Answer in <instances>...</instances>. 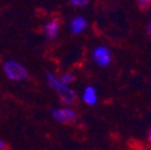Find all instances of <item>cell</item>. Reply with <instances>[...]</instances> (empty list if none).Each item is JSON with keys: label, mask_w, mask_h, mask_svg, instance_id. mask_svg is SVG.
I'll return each instance as SVG.
<instances>
[{"label": "cell", "mask_w": 151, "mask_h": 150, "mask_svg": "<svg viewBox=\"0 0 151 150\" xmlns=\"http://www.w3.org/2000/svg\"><path fill=\"white\" fill-rule=\"evenodd\" d=\"M4 74L12 82H24L29 78V72L27 67L19 61L9 59L3 64Z\"/></svg>", "instance_id": "7a4b0ae2"}, {"label": "cell", "mask_w": 151, "mask_h": 150, "mask_svg": "<svg viewBox=\"0 0 151 150\" xmlns=\"http://www.w3.org/2000/svg\"><path fill=\"white\" fill-rule=\"evenodd\" d=\"M82 100L85 105L88 106H93L96 105L99 101V94L95 87L92 85H88L84 88L83 92H82Z\"/></svg>", "instance_id": "8992f818"}, {"label": "cell", "mask_w": 151, "mask_h": 150, "mask_svg": "<svg viewBox=\"0 0 151 150\" xmlns=\"http://www.w3.org/2000/svg\"><path fill=\"white\" fill-rule=\"evenodd\" d=\"M150 32H151V29H150Z\"/></svg>", "instance_id": "4fadbf2b"}, {"label": "cell", "mask_w": 151, "mask_h": 150, "mask_svg": "<svg viewBox=\"0 0 151 150\" xmlns=\"http://www.w3.org/2000/svg\"><path fill=\"white\" fill-rule=\"evenodd\" d=\"M46 81L47 84L58 94V96L61 101L63 105H65L66 107H70L74 103L76 99H77V95H76V91L73 89H71L70 87L63 84L59 81V77H56L54 73H47L46 74Z\"/></svg>", "instance_id": "6da1fadb"}, {"label": "cell", "mask_w": 151, "mask_h": 150, "mask_svg": "<svg viewBox=\"0 0 151 150\" xmlns=\"http://www.w3.org/2000/svg\"><path fill=\"white\" fill-rule=\"evenodd\" d=\"M59 81H60L63 84L70 87V85L76 81V74L72 73V72H65V73H63L61 76L59 77Z\"/></svg>", "instance_id": "ba28073f"}, {"label": "cell", "mask_w": 151, "mask_h": 150, "mask_svg": "<svg viewBox=\"0 0 151 150\" xmlns=\"http://www.w3.org/2000/svg\"><path fill=\"white\" fill-rule=\"evenodd\" d=\"M92 61L100 67H107L111 63V53L109 48L104 45L96 46L91 52Z\"/></svg>", "instance_id": "3957f363"}, {"label": "cell", "mask_w": 151, "mask_h": 150, "mask_svg": "<svg viewBox=\"0 0 151 150\" xmlns=\"http://www.w3.org/2000/svg\"><path fill=\"white\" fill-rule=\"evenodd\" d=\"M88 28V21L83 16H76L70 22V30L73 35L83 34Z\"/></svg>", "instance_id": "5b68a950"}, {"label": "cell", "mask_w": 151, "mask_h": 150, "mask_svg": "<svg viewBox=\"0 0 151 150\" xmlns=\"http://www.w3.org/2000/svg\"><path fill=\"white\" fill-rule=\"evenodd\" d=\"M59 31H60V22L58 19H55V18L47 22L43 27V32L48 39H55L58 36Z\"/></svg>", "instance_id": "52a82bcc"}, {"label": "cell", "mask_w": 151, "mask_h": 150, "mask_svg": "<svg viewBox=\"0 0 151 150\" xmlns=\"http://www.w3.org/2000/svg\"><path fill=\"white\" fill-rule=\"evenodd\" d=\"M52 117L60 124H72L77 120V112L71 107H60L52 109Z\"/></svg>", "instance_id": "277c9868"}, {"label": "cell", "mask_w": 151, "mask_h": 150, "mask_svg": "<svg viewBox=\"0 0 151 150\" xmlns=\"http://www.w3.org/2000/svg\"><path fill=\"white\" fill-rule=\"evenodd\" d=\"M137 1H138V6L142 10H146L151 5V0H137Z\"/></svg>", "instance_id": "30bf717a"}, {"label": "cell", "mask_w": 151, "mask_h": 150, "mask_svg": "<svg viewBox=\"0 0 151 150\" xmlns=\"http://www.w3.org/2000/svg\"><path fill=\"white\" fill-rule=\"evenodd\" d=\"M90 3V0H71V4L74 7H84Z\"/></svg>", "instance_id": "9c48e42d"}, {"label": "cell", "mask_w": 151, "mask_h": 150, "mask_svg": "<svg viewBox=\"0 0 151 150\" xmlns=\"http://www.w3.org/2000/svg\"><path fill=\"white\" fill-rule=\"evenodd\" d=\"M149 141H150V143H151V128H150V132H149Z\"/></svg>", "instance_id": "7c38bea8"}, {"label": "cell", "mask_w": 151, "mask_h": 150, "mask_svg": "<svg viewBox=\"0 0 151 150\" xmlns=\"http://www.w3.org/2000/svg\"><path fill=\"white\" fill-rule=\"evenodd\" d=\"M0 150H9V145L6 142L0 139Z\"/></svg>", "instance_id": "8fae6325"}]
</instances>
